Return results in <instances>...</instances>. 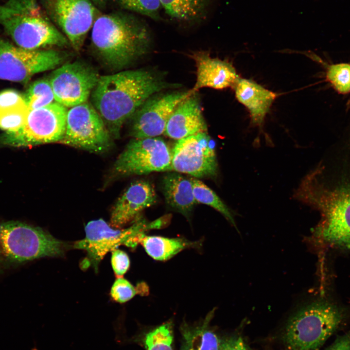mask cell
Returning <instances> with one entry per match:
<instances>
[{"mask_svg": "<svg viewBox=\"0 0 350 350\" xmlns=\"http://www.w3.org/2000/svg\"><path fill=\"white\" fill-rule=\"evenodd\" d=\"M178 87L152 70H122L100 76L90 103L111 137L118 139L123 124L149 98L164 89Z\"/></svg>", "mask_w": 350, "mask_h": 350, "instance_id": "1", "label": "cell"}, {"mask_svg": "<svg viewBox=\"0 0 350 350\" xmlns=\"http://www.w3.org/2000/svg\"><path fill=\"white\" fill-rule=\"evenodd\" d=\"M151 43L147 24L124 11L101 14L91 28L94 52L105 66L113 70L124 69L144 55Z\"/></svg>", "mask_w": 350, "mask_h": 350, "instance_id": "2", "label": "cell"}, {"mask_svg": "<svg viewBox=\"0 0 350 350\" xmlns=\"http://www.w3.org/2000/svg\"><path fill=\"white\" fill-rule=\"evenodd\" d=\"M0 25L19 47L42 49L70 43L36 0H9L0 4Z\"/></svg>", "mask_w": 350, "mask_h": 350, "instance_id": "3", "label": "cell"}, {"mask_svg": "<svg viewBox=\"0 0 350 350\" xmlns=\"http://www.w3.org/2000/svg\"><path fill=\"white\" fill-rule=\"evenodd\" d=\"M294 195L321 212L322 221L317 230L327 242L350 249V186L329 190L319 184L315 173H311Z\"/></svg>", "mask_w": 350, "mask_h": 350, "instance_id": "4", "label": "cell"}, {"mask_svg": "<svg viewBox=\"0 0 350 350\" xmlns=\"http://www.w3.org/2000/svg\"><path fill=\"white\" fill-rule=\"evenodd\" d=\"M342 320L334 306L315 302L302 307L289 319L284 339L289 350H317L332 335Z\"/></svg>", "mask_w": 350, "mask_h": 350, "instance_id": "5", "label": "cell"}, {"mask_svg": "<svg viewBox=\"0 0 350 350\" xmlns=\"http://www.w3.org/2000/svg\"><path fill=\"white\" fill-rule=\"evenodd\" d=\"M0 245L12 262L62 255L66 244L38 227L18 221L0 223Z\"/></svg>", "mask_w": 350, "mask_h": 350, "instance_id": "6", "label": "cell"}, {"mask_svg": "<svg viewBox=\"0 0 350 350\" xmlns=\"http://www.w3.org/2000/svg\"><path fill=\"white\" fill-rule=\"evenodd\" d=\"M68 108L54 101L30 110L22 127L14 132H4L0 141L4 145L17 147L60 143L65 134Z\"/></svg>", "mask_w": 350, "mask_h": 350, "instance_id": "7", "label": "cell"}, {"mask_svg": "<svg viewBox=\"0 0 350 350\" xmlns=\"http://www.w3.org/2000/svg\"><path fill=\"white\" fill-rule=\"evenodd\" d=\"M153 228L152 223L140 217L132 226L123 229H114L102 219L89 222L85 227V237L76 242L74 247L87 253L89 264L95 269L105 256L121 245L134 247L144 235L145 230Z\"/></svg>", "mask_w": 350, "mask_h": 350, "instance_id": "8", "label": "cell"}, {"mask_svg": "<svg viewBox=\"0 0 350 350\" xmlns=\"http://www.w3.org/2000/svg\"><path fill=\"white\" fill-rule=\"evenodd\" d=\"M67 55L53 49H26L0 39V79L27 81L35 74L62 65Z\"/></svg>", "mask_w": 350, "mask_h": 350, "instance_id": "9", "label": "cell"}, {"mask_svg": "<svg viewBox=\"0 0 350 350\" xmlns=\"http://www.w3.org/2000/svg\"><path fill=\"white\" fill-rule=\"evenodd\" d=\"M112 139L103 119L88 101L68 109L60 143L96 153L107 151Z\"/></svg>", "mask_w": 350, "mask_h": 350, "instance_id": "10", "label": "cell"}, {"mask_svg": "<svg viewBox=\"0 0 350 350\" xmlns=\"http://www.w3.org/2000/svg\"><path fill=\"white\" fill-rule=\"evenodd\" d=\"M172 150L159 137L133 138L118 157L113 171L120 176L172 171Z\"/></svg>", "mask_w": 350, "mask_h": 350, "instance_id": "11", "label": "cell"}, {"mask_svg": "<svg viewBox=\"0 0 350 350\" xmlns=\"http://www.w3.org/2000/svg\"><path fill=\"white\" fill-rule=\"evenodd\" d=\"M55 26L63 32L70 46L79 51L97 18L99 10L89 0H40Z\"/></svg>", "mask_w": 350, "mask_h": 350, "instance_id": "12", "label": "cell"}, {"mask_svg": "<svg viewBox=\"0 0 350 350\" xmlns=\"http://www.w3.org/2000/svg\"><path fill=\"white\" fill-rule=\"evenodd\" d=\"M172 150V171L195 178L217 175L215 143L207 132L177 140Z\"/></svg>", "mask_w": 350, "mask_h": 350, "instance_id": "13", "label": "cell"}, {"mask_svg": "<svg viewBox=\"0 0 350 350\" xmlns=\"http://www.w3.org/2000/svg\"><path fill=\"white\" fill-rule=\"evenodd\" d=\"M100 75L80 61L64 63L49 78L55 101L67 108L88 101Z\"/></svg>", "mask_w": 350, "mask_h": 350, "instance_id": "14", "label": "cell"}, {"mask_svg": "<svg viewBox=\"0 0 350 350\" xmlns=\"http://www.w3.org/2000/svg\"><path fill=\"white\" fill-rule=\"evenodd\" d=\"M194 93L191 89L153 95L149 98L130 118L129 132L131 137L143 139L164 134L167 122L176 107Z\"/></svg>", "mask_w": 350, "mask_h": 350, "instance_id": "15", "label": "cell"}, {"mask_svg": "<svg viewBox=\"0 0 350 350\" xmlns=\"http://www.w3.org/2000/svg\"><path fill=\"white\" fill-rule=\"evenodd\" d=\"M157 195L152 184L139 180L131 184L118 198L110 215V225L116 228L134 222L141 211L156 203Z\"/></svg>", "mask_w": 350, "mask_h": 350, "instance_id": "16", "label": "cell"}, {"mask_svg": "<svg viewBox=\"0 0 350 350\" xmlns=\"http://www.w3.org/2000/svg\"><path fill=\"white\" fill-rule=\"evenodd\" d=\"M196 67V80L192 90L196 92L203 88L223 89L233 87L239 77L229 62L211 57L206 51H197L189 55Z\"/></svg>", "mask_w": 350, "mask_h": 350, "instance_id": "17", "label": "cell"}, {"mask_svg": "<svg viewBox=\"0 0 350 350\" xmlns=\"http://www.w3.org/2000/svg\"><path fill=\"white\" fill-rule=\"evenodd\" d=\"M207 132V123L195 92L176 107L167 122L164 134L171 139L179 140Z\"/></svg>", "mask_w": 350, "mask_h": 350, "instance_id": "18", "label": "cell"}, {"mask_svg": "<svg viewBox=\"0 0 350 350\" xmlns=\"http://www.w3.org/2000/svg\"><path fill=\"white\" fill-rule=\"evenodd\" d=\"M233 87L237 100L248 109L253 125L261 126L277 94L252 80L240 77Z\"/></svg>", "mask_w": 350, "mask_h": 350, "instance_id": "19", "label": "cell"}, {"mask_svg": "<svg viewBox=\"0 0 350 350\" xmlns=\"http://www.w3.org/2000/svg\"><path fill=\"white\" fill-rule=\"evenodd\" d=\"M162 189L167 204L187 218L197 203L190 178L178 173H170L162 180Z\"/></svg>", "mask_w": 350, "mask_h": 350, "instance_id": "20", "label": "cell"}, {"mask_svg": "<svg viewBox=\"0 0 350 350\" xmlns=\"http://www.w3.org/2000/svg\"><path fill=\"white\" fill-rule=\"evenodd\" d=\"M30 109L24 95L13 89L0 92V129L17 131L24 124Z\"/></svg>", "mask_w": 350, "mask_h": 350, "instance_id": "21", "label": "cell"}, {"mask_svg": "<svg viewBox=\"0 0 350 350\" xmlns=\"http://www.w3.org/2000/svg\"><path fill=\"white\" fill-rule=\"evenodd\" d=\"M214 312V310L210 311L198 325L182 324L180 330L183 341L180 350H220V340L209 326Z\"/></svg>", "mask_w": 350, "mask_h": 350, "instance_id": "22", "label": "cell"}, {"mask_svg": "<svg viewBox=\"0 0 350 350\" xmlns=\"http://www.w3.org/2000/svg\"><path fill=\"white\" fill-rule=\"evenodd\" d=\"M171 18L185 23H198L208 14L210 0H160Z\"/></svg>", "mask_w": 350, "mask_h": 350, "instance_id": "23", "label": "cell"}, {"mask_svg": "<svg viewBox=\"0 0 350 350\" xmlns=\"http://www.w3.org/2000/svg\"><path fill=\"white\" fill-rule=\"evenodd\" d=\"M146 253L157 261L168 260L185 249L198 245L183 238H167L143 235L140 240Z\"/></svg>", "mask_w": 350, "mask_h": 350, "instance_id": "24", "label": "cell"}, {"mask_svg": "<svg viewBox=\"0 0 350 350\" xmlns=\"http://www.w3.org/2000/svg\"><path fill=\"white\" fill-rule=\"evenodd\" d=\"M193 195L197 203L212 207L220 212L237 229L234 214L216 193L196 178H191Z\"/></svg>", "mask_w": 350, "mask_h": 350, "instance_id": "25", "label": "cell"}, {"mask_svg": "<svg viewBox=\"0 0 350 350\" xmlns=\"http://www.w3.org/2000/svg\"><path fill=\"white\" fill-rule=\"evenodd\" d=\"M30 110L41 108L55 101L49 78H42L33 83L24 95Z\"/></svg>", "mask_w": 350, "mask_h": 350, "instance_id": "26", "label": "cell"}, {"mask_svg": "<svg viewBox=\"0 0 350 350\" xmlns=\"http://www.w3.org/2000/svg\"><path fill=\"white\" fill-rule=\"evenodd\" d=\"M173 325L169 321L147 333L143 342L147 350H173Z\"/></svg>", "mask_w": 350, "mask_h": 350, "instance_id": "27", "label": "cell"}, {"mask_svg": "<svg viewBox=\"0 0 350 350\" xmlns=\"http://www.w3.org/2000/svg\"><path fill=\"white\" fill-rule=\"evenodd\" d=\"M122 9L146 16L156 21L162 20L160 0H115Z\"/></svg>", "mask_w": 350, "mask_h": 350, "instance_id": "28", "label": "cell"}, {"mask_svg": "<svg viewBox=\"0 0 350 350\" xmlns=\"http://www.w3.org/2000/svg\"><path fill=\"white\" fill-rule=\"evenodd\" d=\"M327 82L339 93L350 92V64L340 63L332 64L327 68L326 73Z\"/></svg>", "mask_w": 350, "mask_h": 350, "instance_id": "29", "label": "cell"}, {"mask_svg": "<svg viewBox=\"0 0 350 350\" xmlns=\"http://www.w3.org/2000/svg\"><path fill=\"white\" fill-rule=\"evenodd\" d=\"M137 292L131 283L124 278L118 277L113 283L110 295L115 301L122 303L133 298Z\"/></svg>", "mask_w": 350, "mask_h": 350, "instance_id": "30", "label": "cell"}, {"mask_svg": "<svg viewBox=\"0 0 350 350\" xmlns=\"http://www.w3.org/2000/svg\"><path fill=\"white\" fill-rule=\"evenodd\" d=\"M111 263L115 274L118 277H120L128 270L130 265V260L124 251L115 249L112 251Z\"/></svg>", "mask_w": 350, "mask_h": 350, "instance_id": "31", "label": "cell"}, {"mask_svg": "<svg viewBox=\"0 0 350 350\" xmlns=\"http://www.w3.org/2000/svg\"><path fill=\"white\" fill-rule=\"evenodd\" d=\"M220 350H249L241 336H232L220 341Z\"/></svg>", "mask_w": 350, "mask_h": 350, "instance_id": "32", "label": "cell"}, {"mask_svg": "<svg viewBox=\"0 0 350 350\" xmlns=\"http://www.w3.org/2000/svg\"><path fill=\"white\" fill-rule=\"evenodd\" d=\"M325 350H350V332L338 336Z\"/></svg>", "mask_w": 350, "mask_h": 350, "instance_id": "33", "label": "cell"}, {"mask_svg": "<svg viewBox=\"0 0 350 350\" xmlns=\"http://www.w3.org/2000/svg\"><path fill=\"white\" fill-rule=\"evenodd\" d=\"M98 9L104 8L107 4L109 0H89Z\"/></svg>", "mask_w": 350, "mask_h": 350, "instance_id": "34", "label": "cell"}, {"mask_svg": "<svg viewBox=\"0 0 350 350\" xmlns=\"http://www.w3.org/2000/svg\"><path fill=\"white\" fill-rule=\"evenodd\" d=\"M1 253H2V250H1V248L0 245V256L1 254Z\"/></svg>", "mask_w": 350, "mask_h": 350, "instance_id": "35", "label": "cell"}]
</instances>
